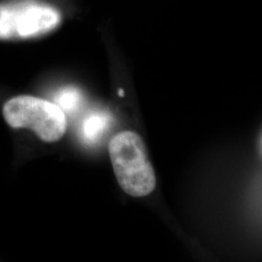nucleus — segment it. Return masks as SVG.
Masks as SVG:
<instances>
[{
	"instance_id": "1",
	"label": "nucleus",
	"mask_w": 262,
	"mask_h": 262,
	"mask_svg": "<svg viewBox=\"0 0 262 262\" xmlns=\"http://www.w3.org/2000/svg\"><path fill=\"white\" fill-rule=\"evenodd\" d=\"M109 155L118 183L131 196L144 197L157 186V177L140 136L122 131L109 143Z\"/></svg>"
},
{
	"instance_id": "2",
	"label": "nucleus",
	"mask_w": 262,
	"mask_h": 262,
	"mask_svg": "<svg viewBox=\"0 0 262 262\" xmlns=\"http://www.w3.org/2000/svg\"><path fill=\"white\" fill-rule=\"evenodd\" d=\"M5 121L13 128L34 131L41 140H59L67 128L64 112L56 103L29 95L8 100L3 107Z\"/></svg>"
},
{
	"instance_id": "3",
	"label": "nucleus",
	"mask_w": 262,
	"mask_h": 262,
	"mask_svg": "<svg viewBox=\"0 0 262 262\" xmlns=\"http://www.w3.org/2000/svg\"><path fill=\"white\" fill-rule=\"evenodd\" d=\"M59 13L48 5L27 4L0 8V38L37 36L56 28Z\"/></svg>"
},
{
	"instance_id": "4",
	"label": "nucleus",
	"mask_w": 262,
	"mask_h": 262,
	"mask_svg": "<svg viewBox=\"0 0 262 262\" xmlns=\"http://www.w3.org/2000/svg\"><path fill=\"white\" fill-rule=\"evenodd\" d=\"M111 118L108 113L98 111L91 113L82 124V136L89 144H94L99 140L105 130L109 127Z\"/></svg>"
},
{
	"instance_id": "5",
	"label": "nucleus",
	"mask_w": 262,
	"mask_h": 262,
	"mask_svg": "<svg viewBox=\"0 0 262 262\" xmlns=\"http://www.w3.org/2000/svg\"><path fill=\"white\" fill-rule=\"evenodd\" d=\"M56 105L63 112L74 113L78 110L82 96L80 92L74 88H66L61 90L56 96Z\"/></svg>"
},
{
	"instance_id": "6",
	"label": "nucleus",
	"mask_w": 262,
	"mask_h": 262,
	"mask_svg": "<svg viewBox=\"0 0 262 262\" xmlns=\"http://www.w3.org/2000/svg\"><path fill=\"white\" fill-rule=\"evenodd\" d=\"M120 96H123V91L122 90L120 91Z\"/></svg>"
}]
</instances>
